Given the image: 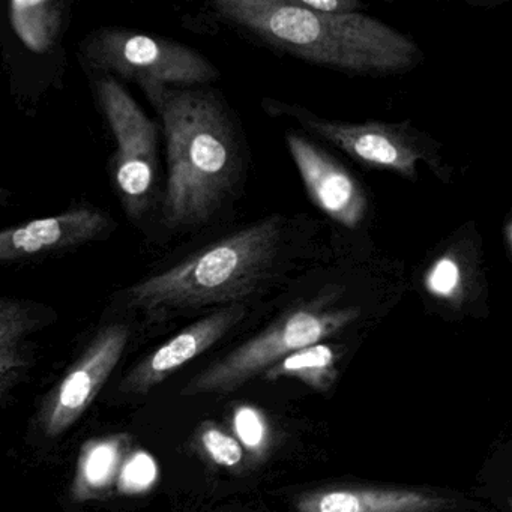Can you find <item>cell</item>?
Returning a JSON list of instances; mask_svg holds the SVG:
<instances>
[{
    "instance_id": "cell-19",
    "label": "cell",
    "mask_w": 512,
    "mask_h": 512,
    "mask_svg": "<svg viewBox=\"0 0 512 512\" xmlns=\"http://www.w3.org/2000/svg\"><path fill=\"white\" fill-rule=\"evenodd\" d=\"M157 476V466L149 455L139 454L125 467L122 481L125 490L140 491L148 488Z\"/></svg>"
},
{
    "instance_id": "cell-3",
    "label": "cell",
    "mask_w": 512,
    "mask_h": 512,
    "mask_svg": "<svg viewBox=\"0 0 512 512\" xmlns=\"http://www.w3.org/2000/svg\"><path fill=\"white\" fill-rule=\"evenodd\" d=\"M280 238L278 217L251 224L179 265L140 281L128 290V302L151 316L239 304L268 275Z\"/></svg>"
},
{
    "instance_id": "cell-5",
    "label": "cell",
    "mask_w": 512,
    "mask_h": 512,
    "mask_svg": "<svg viewBox=\"0 0 512 512\" xmlns=\"http://www.w3.org/2000/svg\"><path fill=\"white\" fill-rule=\"evenodd\" d=\"M86 59L104 73L134 80L152 103L172 86L205 85L218 70L191 47L122 29H103L86 44Z\"/></svg>"
},
{
    "instance_id": "cell-12",
    "label": "cell",
    "mask_w": 512,
    "mask_h": 512,
    "mask_svg": "<svg viewBox=\"0 0 512 512\" xmlns=\"http://www.w3.org/2000/svg\"><path fill=\"white\" fill-rule=\"evenodd\" d=\"M451 506L454 500L433 491L344 485L302 494L295 512H439Z\"/></svg>"
},
{
    "instance_id": "cell-22",
    "label": "cell",
    "mask_w": 512,
    "mask_h": 512,
    "mask_svg": "<svg viewBox=\"0 0 512 512\" xmlns=\"http://www.w3.org/2000/svg\"><path fill=\"white\" fill-rule=\"evenodd\" d=\"M503 232H505V244L508 247V251H511L512 248V223L511 220H506L505 227H503Z\"/></svg>"
},
{
    "instance_id": "cell-20",
    "label": "cell",
    "mask_w": 512,
    "mask_h": 512,
    "mask_svg": "<svg viewBox=\"0 0 512 512\" xmlns=\"http://www.w3.org/2000/svg\"><path fill=\"white\" fill-rule=\"evenodd\" d=\"M115 464V449L104 445L94 449L89 454L88 463L85 464V478L92 485H100L109 478Z\"/></svg>"
},
{
    "instance_id": "cell-14",
    "label": "cell",
    "mask_w": 512,
    "mask_h": 512,
    "mask_svg": "<svg viewBox=\"0 0 512 512\" xmlns=\"http://www.w3.org/2000/svg\"><path fill=\"white\" fill-rule=\"evenodd\" d=\"M61 8L49 0H14L10 19L19 40L26 49L43 55L49 52L61 29Z\"/></svg>"
},
{
    "instance_id": "cell-13",
    "label": "cell",
    "mask_w": 512,
    "mask_h": 512,
    "mask_svg": "<svg viewBox=\"0 0 512 512\" xmlns=\"http://www.w3.org/2000/svg\"><path fill=\"white\" fill-rule=\"evenodd\" d=\"M340 352L337 347L317 343L296 350L292 355L278 361L262 374L268 382L280 379H296L317 392H326L338 379L337 362Z\"/></svg>"
},
{
    "instance_id": "cell-18",
    "label": "cell",
    "mask_w": 512,
    "mask_h": 512,
    "mask_svg": "<svg viewBox=\"0 0 512 512\" xmlns=\"http://www.w3.org/2000/svg\"><path fill=\"white\" fill-rule=\"evenodd\" d=\"M425 287L431 295L443 301H460L464 293L463 268L454 257L446 254L428 269Z\"/></svg>"
},
{
    "instance_id": "cell-10",
    "label": "cell",
    "mask_w": 512,
    "mask_h": 512,
    "mask_svg": "<svg viewBox=\"0 0 512 512\" xmlns=\"http://www.w3.org/2000/svg\"><path fill=\"white\" fill-rule=\"evenodd\" d=\"M247 310L242 304L227 305L182 329L178 335L146 356L127 377L122 389L133 394H146L163 383L179 368L203 355L223 340L244 320Z\"/></svg>"
},
{
    "instance_id": "cell-15",
    "label": "cell",
    "mask_w": 512,
    "mask_h": 512,
    "mask_svg": "<svg viewBox=\"0 0 512 512\" xmlns=\"http://www.w3.org/2000/svg\"><path fill=\"white\" fill-rule=\"evenodd\" d=\"M32 326L34 322L25 305L0 299V373L11 374L23 367L22 341Z\"/></svg>"
},
{
    "instance_id": "cell-11",
    "label": "cell",
    "mask_w": 512,
    "mask_h": 512,
    "mask_svg": "<svg viewBox=\"0 0 512 512\" xmlns=\"http://www.w3.org/2000/svg\"><path fill=\"white\" fill-rule=\"evenodd\" d=\"M104 212L79 206L64 214L0 230V263L29 259L44 253L86 244L109 229Z\"/></svg>"
},
{
    "instance_id": "cell-7",
    "label": "cell",
    "mask_w": 512,
    "mask_h": 512,
    "mask_svg": "<svg viewBox=\"0 0 512 512\" xmlns=\"http://www.w3.org/2000/svg\"><path fill=\"white\" fill-rule=\"evenodd\" d=\"M286 112L368 169L388 170L410 181L418 179L419 161L431 164L434 170H439V167L442 170V166L434 161L436 155L428 148L427 142L409 124L326 121L299 107H286Z\"/></svg>"
},
{
    "instance_id": "cell-21",
    "label": "cell",
    "mask_w": 512,
    "mask_h": 512,
    "mask_svg": "<svg viewBox=\"0 0 512 512\" xmlns=\"http://www.w3.org/2000/svg\"><path fill=\"white\" fill-rule=\"evenodd\" d=\"M298 7L325 16L359 13L362 5L358 0H293Z\"/></svg>"
},
{
    "instance_id": "cell-23",
    "label": "cell",
    "mask_w": 512,
    "mask_h": 512,
    "mask_svg": "<svg viewBox=\"0 0 512 512\" xmlns=\"http://www.w3.org/2000/svg\"><path fill=\"white\" fill-rule=\"evenodd\" d=\"M11 374L0 373V392L4 391L7 388L8 383H10Z\"/></svg>"
},
{
    "instance_id": "cell-8",
    "label": "cell",
    "mask_w": 512,
    "mask_h": 512,
    "mask_svg": "<svg viewBox=\"0 0 512 512\" xmlns=\"http://www.w3.org/2000/svg\"><path fill=\"white\" fill-rule=\"evenodd\" d=\"M128 338L124 323L107 326L94 338L44 406L41 425L47 436L64 433L88 410L121 361Z\"/></svg>"
},
{
    "instance_id": "cell-1",
    "label": "cell",
    "mask_w": 512,
    "mask_h": 512,
    "mask_svg": "<svg viewBox=\"0 0 512 512\" xmlns=\"http://www.w3.org/2000/svg\"><path fill=\"white\" fill-rule=\"evenodd\" d=\"M215 13L271 46L325 67L394 74L418 62L409 37L361 13L325 16L293 0H218Z\"/></svg>"
},
{
    "instance_id": "cell-9",
    "label": "cell",
    "mask_w": 512,
    "mask_h": 512,
    "mask_svg": "<svg viewBox=\"0 0 512 512\" xmlns=\"http://www.w3.org/2000/svg\"><path fill=\"white\" fill-rule=\"evenodd\" d=\"M287 146L317 208L341 226L356 229L367 214L368 200L352 173L304 137L289 134Z\"/></svg>"
},
{
    "instance_id": "cell-17",
    "label": "cell",
    "mask_w": 512,
    "mask_h": 512,
    "mask_svg": "<svg viewBox=\"0 0 512 512\" xmlns=\"http://www.w3.org/2000/svg\"><path fill=\"white\" fill-rule=\"evenodd\" d=\"M197 443L203 454L217 466L238 469L244 464L245 451L241 443L215 422L200 425Z\"/></svg>"
},
{
    "instance_id": "cell-4",
    "label": "cell",
    "mask_w": 512,
    "mask_h": 512,
    "mask_svg": "<svg viewBox=\"0 0 512 512\" xmlns=\"http://www.w3.org/2000/svg\"><path fill=\"white\" fill-rule=\"evenodd\" d=\"M359 314V308H338L323 299L293 308L220 361L200 371L181 394H232L296 350L322 343L343 331Z\"/></svg>"
},
{
    "instance_id": "cell-2",
    "label": "cell",
    "mask_w": 512,
    "mask_h": 512,
    "mask_svg": "<svg viewBox=\"0 0 512 512\" xmlns=\"http://www.w3.org/2000/svg\"><path fill=\"white\" fill-rule=\"evenodd\" d=\"M152 104L163 119L167 143L164 221L172 229L206 223L238 175L232 125L211 94L166 89Z\"/></svg>"
},
{
    "instance_id": "cell-16",
    "label": "cell",
    "mask_w": 512,
    "mask_h": 512,
    "mask_svg": "<svg viewBox=\"0 0 512 512\" xmlns=\"http://www.w3.org/2000/svg\"><path fill=\"white\" fill-rule=\"evenodd\" d=\"M232 428L236 440L253 460L266 457L271 448V425L259 407L238 404L232 413Z\"/></svg>"
},
{
    "instance_id": "cell-6",
    "label": "cell",
    "mask_w": 512,
    "mask_h": 512,
    "mask_svg": "<svg viewBox=\"0 0 512 512\" xmlns=\"http://www.w3.org/2000/svg\"><path fill=\"white\" fill-rule=\"evenodd\" d=\"M101 109L116 140L115 184L125 211L139 220L151 206L157 179V125L112 76L98 82Z\"/></svg>"
}]
</instances>
